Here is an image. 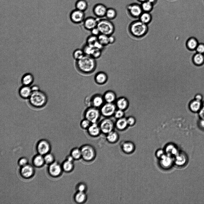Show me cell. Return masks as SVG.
I'll use <instances>...</instances> for the list:
<instances>
[{
  "instance_id": "1",
  "label": "cell",
  "mask_w": 204,
  "mask_h": 204,
  "mask_svg": "<svg viewBox=\"0 0 204 204\" xmlns=\"http://www.w3.org/2000/svg\"><path fill=\"white\" fill-rule=\"evenodd\" d=\"M97 65L96 59L87 55L76 61L75 63L76 70L81 73L85 75L93 73L96 70Z\"/></svg>"
},
{
  "instance_id": "2",
  "label": "cell",
  "mask_w": 204,
  "mask_h": 204,
  "mask_svg": "<svg viewBox=\"0 0 204 204\" xmlns=\"http://www.w3.org/2000/svg\"><path fill=\"white\" fill-rule=\"evenodd\" d=\"M128 28L130 33L133 36L137 37L143 36L148 30L147 24L139 19L131 21L129 24Z\"/></svg>"
},
{
  "instance_id": "3",
  "label": "cell",
  "mask_w": 204,
  "mask_h": 204,
  "mask_svg": "<svg viewBox=\"0 0 204 204\" xmlns=\"http://www.w3.org/2000/svg\"><path fill=\"white\" fill-rule=\"evenodd\" d=\"M29 99L31 105L37 108L43 107L45 105L47 101L46 94L40 90L32 92Z\"/></svg>"
},
{
  "instance_id": "4",
  "label": "cell",
  "mask_w": 204,
  "mask_h": 204,
  "mask_svg": "<svg viewBox=\"0 0 204 204\" xmlns=\"http://www.w3.org/2000/svg\"><path fill=\"white\" fill-rule=\"evenodd\" d=\"M101 33L108 36L112 35L114 33L115 27L111 20L107 19H99L97 26Z\"/></svg>"
},
{
  "instance_id": "5",
  "label": "cell",
  "mask_w": 204,
  "mask_h": 204,
  "mask_svg": "<svg viewBox=\"0 0 204 204\" xmlns=\"http://www.w3.org/2000/svg\"><path fill=\"white\" fill-rule=\"evenodd\" d=\"M101 115L99 108L92 106L88 107L84 113V118L88 120L91 123H97Z\"/></svg>"
},
{
  "instance_id": "6",
  "label": "cell",
  "mask_w": 204,
  "mask_h": 204,
  "mask_svg": "<svg viewBox=\"0 0 204 204\" xmlns=\"http://www.w3.org/2000/svg\"><path fill=\"white\" fill-rule=\"evenodd\" d=\"M128 14L134 19H139L143 12L140 4L132 3L127 5L126 7Z\"/></svg>"
},
{
  "instance_id": "7",
  "label": "cell",
  "mask_w": 204,
  "mask_h": 204,
  "mask_svg": "<svg viewBox=\"0 0 204 204\" xmlns=\"http://www.w3.org/2000/svg\"><path fill=\"white\" fill-rule=\"evenodd\" d=\"M117 109L115 103L105 102L99 110L101 115L106 118H110L113 116Z\"/></svg>"
},
{
  "instance_id": "8",
  "label": "cell",
  "mask_w": 204,
  "mask_h": 204,
  "mask_svg": "<svg viewBox=\"0 0 204 204\" xmlns=\"http://www.w3.org/2000/svg\"><path fill=\"white\" fill-rule=\"evenodd\" d=\"M101 133L106 135L114 130L115 122L110 118H106L102 120L98 123Z\"/></svg>"
},
{
  "instance_id": "9",
  "label": "cell",
  "mask_w": 204,
  "mask_h": 204,
  "mask_svg": "<svg viewBox=\"0 0 204 204\" xmlns=\"http://www.w3.org/2000/svg\"><path fill=\"white\" fill-rule=\"evenodd\" d=\"M174 165L179 167L185 166L188 162V157L184 151L180 150L177 154L173 157Z\"/></svg>"
},
{
  "instance_id": "10",
  "label": "cell",
  "mask_w": 204,
  "mask_h": 204,
  "mask_svg": "<svg viewBox=\"0 0 204 204\" xmlns=\"http://www.w3.org/2000/svg\"><path fill=\"white\" fill-rule=\"evenodd\" d=\"M69 18L73 24H78L82 23L85 18V12L75 8L70 13Z\"/></svg>"
},
{
  "instance_id": "11",
  "label": "cell",
  "mask_w": 204,
  "mask_h": 204,
  "mask_svg": "<svg viewBox=\"0 0 204 204\" xmlns=\"http://www.w3.org/2000/svg\"><path fill=\"white\" fill-rule=\"evenodd\" d=\"M82 157L86 161L92 160L95 156V152L93 147L89 145H85L80 149Z\"/></svg>"
},
{
  "instance_id": "12",
  "label": "cell",
  "mask_w": 204,
  "mask_h": 204,
  "mask_svg": "<svg viewBox=\"0 0 204 204\" xmlns=\"http://www.w3.org/2000/svg\"><path fill=\"white\" fill-rule=\"evenodd\" d=\"M107 8L104 4L101 3H98L93 6L92 12L96 17L99 19H102L105 17Z\"/></svg>"
},
{
  "instance_id": "13",
  "label": "cell",
  "mask_w": 204,
  "mask_h": 204,
  "mask_svg": "<svg viewBox=\"0 0 204 204\" xmlns=\"http://www.w3.org/2000/svg\"><path fill=\"white\" fill-rule=\"evenodd\" d=\"M158 160L159 165L164 170L170 169L174 165L173 157L166 154Z\"/></svg>"
},
{
  "instance_id": "14",
  "label": "cell",
  "mask_w": 204,
  "mask_h": 204,
  "mask_svg": "<svg viewBox=\"0 0 204 204\" xmlns=\"http://www.w3.org/2000/svg\"><path fill=\"white\" fill-rule=\"evenodd\" d=\"M99 19L93 16H88L85 18L82 23L84 28L87 30L90 31L97 26Z\"/></svg>"
},
{
  "instance_id": "15",
  "label": "cell",
  "mask_w": 204,
  "mask_h": 204,
  "mask_svg": "<svg viewBox=\"0 0 204 204\" xmlns=\"http://www.w3.org/2000/svg\"><path fill=\"white\" fill-rule=\"evenodd\" d=\"M105 102L103 95L99 94H95L90 98V106L99 108Z\"/></svg>"
},
{
  "instance_id": "16",
  "label": "cell",
  "mask_w": 204,
  "mask_h": 204,
  "mask_svg": "<svg viewBox=\"0 0 204 204\" xmlns=\"http://www.w3.org/2000/svg\"><path fill=\"white\" fill-rule=\"evenodd\" d=\"M163 149L167 155L172 157H174L180 150L176 144L171 142L166 144Z\"/></svg>"
},
{
  "instance_id": "17",
  "label": "cell",
  "mask_w": 204,
  "mask_h": 204,
  "mask_svg": "<svg viewBox=\"0 0 204 204\" xmlns=\"http://www.w3.org/2000/svg\"><path fill=\"white\" fill-rule=\"evenodd\" d=\"M117 109L125 111L128 108L129 102L125 97L121 96L117 98L115 102Z\"/></svg>"
},
{
  "instance_id": "18",
  "label": "cell",
  "mask_w": 204,
  "mask_h": 204,
  "mask_svg": "<svg viewBox=\"0 0 204 204\" xmlns=\"http://www.w3.org/2000/svg\"><path fill=\"white\" fill-rule=\"evenodd\" d=\"M108 77L107 74L102 71L97 72L95 75L94 80L95 82L98 85H102L107 81Z\"/></svg>"
},
{
  "instance_id": "19",
  "label": "cell",
  "mask_w": 204,
  "mask_h": 204,
  "mask_svg": "<svg viewBox=\"0 0 204 204\" xmlns=\"http://www.w3.org/2000/svg\"><path fill=\"white\" fill-rule=\"evenodd\" d=\"M87 130L88 134L93 137L97 136L102 133L97 123H91Z\"/></svg>"
},
{
  "instance_id": "20",
  "label": "cell",
  "mask_w": 204,
  "mask_h": 204,
  "mask_svg": "<svg viewBox=\"0 0 204 204\" xmlns=\"http://www.w3.org/2000/svg\"><path fill=\"white\" fill-rule=\"evenodd\" d=\"M50 149V145L46 140H42L40 141L37 146V149L39 153L41 155L47 154Z\"/></svg>"
},
{
  "instance_id": "21",
  "label": "cell",
  "mask_w": 204,
  "mask_h": 204,
  "mask_svg": "<svg viewBox=\"0 0 204 204\" xmlns=\"http://www.w3.org/2000/svg\"><path fill=\"white\" fill-rule=\"evenodd\" d=\"M103 96L105 102L115 103L117 99L116 93L111 90L105 91Z\"/></svg>"
},
{
  "instance_id": "22",
  "label": "cell",
  "mask_w": 204,
  "mask_h": 204,
  "mask_svg": "<svg viewBox=\"0 0 204 204\" xmlns=\"http://www.w3.org/2000/svg\"><path fill=\"white\" fill-rule=\"evenodd\" d=\"M115 128L118 130L123 131L125 130L128 126L127 120V118L123 117L116 119L115 122Z\"/></svg>"
},
{
  "instance_id": "23",
  "label": "cell",
  "mask_w": 204,
  "mask_h": 204,
  "mask_svg": "<svg viewBox=\"0 0 204 204\" xmlns=\"http://www.w3.org/2000/svg\"><path fill=\"white\" fill-rule=\"evenodd\" d=\"M199 43L198 40L196 38L191 36L187 40L186 45L187 48L189 50L191 51H194Z\"/></svg>"
},
{
  "instance_id": "24",
  "label": "cell",
  "mask_w": 204,
  "mask_h": 204,
  "mask_svg": "<svg viewBox=\"0 0 204 204\" xmlns=\"http://www.w3.org/2000/svg\"><path fill=\"white\" fill-rule=\"evenodd\" d=\"M32 92L31 87L29 86L23 85L20 88L19 91L20 96L24 99H29Z\"/></svg>"
},
{
  "instance_id": "25",
  "label": "cell",
  "mask_w": 204,
  "mask_h": 204,
  "mask_svg": "<svg viewBox=\"0 0 204 204\" xmlns=\"http://www.w3.org/2000/svg\"><path fill=\"white\" fill-rule=\"evenodd\" d=\"M122 148L123 151L127 154H131L134 152L135 146L134 143L130 141L125 142L122 144Z\"/></svg>"
},
{
  "instance_id": "26",
  "label": "cell",
  "mask_w": 204,
  "mask_h": 204,
  "mask_svg": "<svg viewBox=\"0 0 204 204\" xmlns=\"http://www.w3.org/2000/svg\"><path fill=\"white\" fill-rule=\"evenodd\" d=\"M62 170L60 165L58 163L54 162L51 164L49 168V171L50 174L53 176L59 175Z\"/></svg>"
},
{
  "instance_id": "27",
  "label": "cell",
  "mask_w": 204,
  "mask_h": 204,
  "mask_svg": "<svg viewBox=\"0 0 204 204\" xmlns=\"http://www.w3.org/2000/svg\"><path fill=\"white\" fill-rule=\"evenodd\" d=\"M202 106L201 101L195 99L192 100L189 104V107L190 110L193 112L199 111L201 109Z\"/></svg>"
},
{
  "instance_id": "28",
  "label": "cell",
  "mask_w": 204,
  "mask_h": 204,
  "mask_svg": "<svg viewBox=\"0 0 204 204\" xmlns=\"http://www.w3.org/2000/svg\"><path fill=\"white\" fill-rule=\"evenodd\" d=\"M192 60L195 65H202L204 64V54L196 52L193 55Z\"/></svg>"
},
{
  "instance_id": "29",
  "label": "cell",
  "mask_w": 204,
  "mask_h": 204,
  "mask_svg": "<svg viewBox=\"0 0 204 204\" xmlns=\"http://www.w3.org/2000/svg\"><path fill=\"white\" fill-rule=\"evenodd\" d=\"M34 79L33 75L30 73H27L22 76L21 82L23 85L30 86L33 82Z\"/></svg>"
},
{
  "instance_id": "30",
  "label": "cell",
  "mask_w": 204,
  "mask_h": 204,
  "mask_svg": "<svg viewBox=\"0 0 204 204\" xmlns=\"http://www.w3.org/2000/svg\"><path fill=\"white\" fill-rule=\"evenodd\" d=\"M21 173L22 176L25 177H31L33 173V169L30 165H26L23 166L21 170Z\"/></svg>"
},
{
  "instance_id": "31",
  "label": "cell",
  "mask_w": 204,
  "mask_h": 204,
  "mask_svg": "<svg viewBox=\"0 0 204 204\" xmlns=\"http://www.w3.org/2000/svg\"><path fill=\"white\" fill-rule=\"evenodd\" d=\"M88 6L86 0H77L75 4V9L84 12L88 9Z\"/></svg>"
},
{
  "instance_id": "32",
  "label": "cell",
  "mask_w": 204,
  "mask_h": 204,
  "mask_svg": "<svg viewBox=\"0 0 204 204\" xmlns=\"http://www.w3.org/2000/svg\"><path fill=\"white\" fill-rule=\"evenodd\" d=\"M153 17L151 13L143 12L139 17V19L143 23L147 24L151 22Z\"/></svg>"
},
{
  "instance_id": "33",
  "label": "cell",
  "mask_w": 204,
  "mask_h": 204,
  "mask_svg": "<svg viewBox=\"0 0 204 204\" xmlns=\"http://www.w3.org/2000/svg\"><path fill=\"white\" fill-rule=\"evenodd\" d=\"M117 16V12L116 10L113 7L108 8L105 17L106 18L110 20L115 19Z\"/></svg>"
},
{
  "instance_id": "34",
  "label": "cell",
  "mask_w": 204,
  "mask_h": 204,
  "mask_svg": "<svg viewBox=\"0 0 204 204\" xmlns=\"http://www.w3.org/2000/svg\"><path fill=\"white\" fill-rule=\"evenodd\" d=\"M106 136L107 140L111 143L116 142L119 138V134L114 130L107 134Z\"/></svg>"
},
{
  "instance_id": "35",
  "label": "cell",
  "mask_w": 204,
  "mask_h": 204,
  "mask_svg": "<svg viewBox=\"0 0 204 204\" xmlns=\"http://www.w3.org/2000/svg\"><path fill=\"white\" fill-rule=\"evenodd\" d=\"M143 12L151 13L153 10L154 5L148 1L140 3Z\"/></svg>"
},
{
  "instance_id": "36",
  "label": "cell",
  "mask_w": 204,
  "mask_h": 204,
  "mask_svg": "<svg viewBox=\"0 0 204 204\" xmlns=\"http://www.w3.org/2000/svg\"><path fill=\"white\" fill-rule=\"evenodd\" d=\"M85 55L82 49H75L73 52L72 54L73 57L76 61L81 59Z\"/></svg>"
},
{
  "instance_id": "37",
  "label": "cell",
  "mask_w": 204,
  "mask_h": 204,
  "mask_svg": "<svg viewBox=\"0 0 204 204\" xmlns=\"http://www.w3.org/2000/svg\"><path fill=\"white\" fill-rule=\"evenodd\" d=\"M108 36L100 33L98 36L97 38L99 42L104 47L109 45Z\"/></svg>"
},
{
  "instance_id": "38",
  "label": "cell",
  "mask_w": 204,
  "mask_h": 204,
  "mask_svg": "<svg viewBox=\"0 0 204 204\" xmlns=\"http://www.w3.org/2000/svg\"><path fill=\"white\" fill-rule=\"evenodd\" d=\"M86 196L85 192L79 191L75 196L76 201L78 203H81L84 202L86 199Z\"/></svg>"
},
{
  "instance_id": "39",
  "label": "cell",
  "mask_w": 204,
  "mask_h": 204,
  "mask_svg": "<svg viewBox=\"0 0 204 204\" xmlns=\"http://www.w3.org/2000/svg\"><path fill=\"white\" fill-rule=\"evenodd\" d=\"M98 41L97 36L92 35L88 36L86 39V43L93 47L94 44Z\"/></svg>"
},
{
  "instance_id": "40",
  "label": "cell",
  "mask_w": 204,
  "mask_h": 204,
  "mask_svg": "<svg viewBox=\"0 0 204 204\" xmlns=\"http://www.w3.org/2000/svg\"><path fill=\"white\" fill-rule=\"evenodd\" d=\"M94 47L86 43L82 47V49L85 55L91 56L93 51Z\"/></svg>"
},
{
  "instance_id": "41",
  "label": "cell",
  "mask_w": 204,
  "mask_h": 204,
  "mask_svg": "<svg viewBox=\"0 0 204 204\" xmlns=\"http://www.w3.org/2000/svg\"><path fill=\"white\" fill-rule=\"evenodd\" d=\"M41 155V154L36 156L34 159L33 162L36 166H40L42 165L45 161L44 158Z\"/></svg>"
},
{
  "instance_id": "42",
  "label": "cell",
  "mask_w": 204,
  "mask_h": 204,
  "mask_svg": "<svg viewBox=\"0 0 204 204\" xmlns=\"http://www.w3.org/2000/svg\"><path fill=\"white\" fill-rule=\"evenodd\" d=\"M73 167V162L67 160L64 162L63 165V169L66 171H69L72 170Z\"/></svg>"
},
{
  "instance_id": "43",
  "label": "cell",
  "mask_w": 204,
  "mask_h": 204,
  "mask_svg": "<svg viewBox=\"0 0 204 204\" xmlns=\"http://www.w3.org/2000/svg\"><path fill=\"white\" fill-rule=\"evenodd\" d=\"M71 156L75 159H77L82 157V154L80 149L75 148L73 149L71 153Z\"/></svg>"
},
{
  "instance_id": "44",
  "label": "cell",
  "mask_w": 204,
  "mask_h": 204,
  "mask_svg": "<svg viewBox=\"0 0 204 204\" xmlns=\"http://www.w3.org/2000/svg\"><path fill=\"white\" fill-rule=\"evenodd\" d=\"M91 123V122L88 120L84 118L81 121L80 123V126L82 129L87 130Z\"/></svg>"
},
{
  "instance_id": "45",
  "label": "cell",
  "mask_w": 204,
  "mask_h": 204,
  "mask_svg": "<svg viewBox=\"0 0 204 204\" xmlns=\"http://www.w3.org/2000/svg\"><path fill=\"white\" fill-rule=\"evenodd\" d=\"M102 52V50L94 47L91 56L96 59L100 57Z\"/></svg>"
},
{
  "instance_id": "46",
  "label": "cell",
  "mask_w": 204,
  "mask_h": 204,
  "mask_svg": "<svg viewBox=\"0 0 204 204\" xmlns=\"http://www.w3.org/2000/svg\"><path fill=\"white\" fill-rule=\"evenodd\" d=\"M125 115V111L117 109L113 115V116L116 119H119L124 117Z\"/></svg>"
},
{
  "instance_id": "47",
  "label": "cell",
  "mask_w": 204,
  "mask_h": 204,
  "mask_svg": "<svg viewBox=\"0 0 204 204\" xmlns=\"http://www.w3.org/2000/svg\"><path fill=\"white\" fill-rule=\"evenodd\" d=\"M166 154L164 149L161 148L157 149L155 153V156L158 159L162 158Z\"/></svg>"
},
{
  "instance_id": "48",
  "label": "cell",
  "mask_w": 204,
  "mask_h": 204,
  "mask_svg": "<svg viewBox=\"0 0 204 204\" xmlns=\"http://www.w3.org/2000/svg\"><path fill=\"white\" fill-rule=\"evenodd\" d=\"M195 51L197 53L204 54V43L199 42Z\"/></svg>"
},
{
  "instance_id": "49",
  "label": "cell",
  "mask_w": 204,
  "mask_h": 204,
  "mask_svg": "<svg viewBox=\"0 0 204 204\" xmlns=\"http://www.w3.org/2000/svg\"><path fill=\"white\" fill-rule=\"evenodd\" d=\"M126 118L128 126H132L135 125L136 122V119L134 116H130Z\"/></svg>"
},
{
  "instance_id": "50",
  "label": "cell",
  "mask_w": 204,
  "mask_h": 204,
  "mask_svg": "<svg viewBox=\"0 0 204 204\" xmlns=\"http://www.w3.org/2000/svg\"><path fill=\"white\" fill-rule=\"evenodd\" d=\"M45 161L47 163H50L53 161V157L50 154H47L44 157Z\"/></svg>"
},
{
  "instance_id": "51",
  "label": "cell",
  "mask_w": 204,
  "mask_h": 204,
  "mask_svg": "<svg viewBox=\"0 0 204 204\" xmlns=\"http://www.w3.org/2000/svg\"><path fill=\"white\" fill-rule=\"evenodd\" d=\"M90 31L91 35L96 36H98L101 33L97 27L93 28Z\"/></svg>"
},
{
  "instance_id": "52",
  "label": "cell",
  "mask_w": 204,
  "mask_h": 204,
  "mask_svg": "<svg viewBox=\"0 0 204 204\" xmlns=\"http://www.w3.org/2000/svg\"><path fill=\"white\" fill-rule=\"evenodd\" d=\"M78 191L85 192L86 189V185L84 183L79 184L77 187Z\"/></svg>"
},
{
  "instance_id": "53",
  "label": "cell",
  "mask_w": 204,
  "mask_h": 204,
  "mask_svg": "<svg viewBox=\"0 0 204 204\" xmlns=\"http://www.w3.org/2000/svg\"><path fill=\"white\" fill-rule=\"evenodd\" d=\"M116 40L115 37L113 35L108 36L109 44H112L114 43L116 41Z\"/></svg>"
},
{
  "instance_id": "54",
  "label": "cell",
  "mask_w": 204,
  "mask_h": 204,
  "mask_svg": "<svg viewBox=\"0 0 204 204\" xmlns=\"http://www.w3.org/2000/svg\"><path fill=\"white\" fill-rule=\"evenodd\" d=\"M27 160L25 158H22L19 161V164L22 166H24L27 164Z\"/></svg>"
},
{
  "instance_id": "55",
  "label": "cell",
  "mask_w": 204,
  "mask_h": 204,
  "mask_svg": "<svg viewBox=\"0 0 204 204\" xmlns=\"http://www.w3.org/2000/svg\"><path fill=\"white\" fill-rule=\"evenodd\" d=\"M32 92L38 91L40 90L39 87L36 85H34L31 87Z\"/></svg>"
},
{
  "instance_id": "56",
  "label": "cell",
  "mask_w": 204,
  "mask_h": 204,
  "mask_svg": "<svg viewBox=\"0 0 204 204\" xmlns=\"http://www.w3.org/2000/svg\"><path fill=\"white\" fill-rule=\"evenodd\" d=\"M203 99L202 96L200 94H197L195 97V99L200 101H201Z\"/></svg>"
},
{
  "instance_id": "57",
  "label": "cell",
  "mask_w": 204,
  "mask_h": 204,
  "mask_svg": "<svg viewBox=\"0 0 204 204\" xmlns=\"http://www.w3.org/2000/svg\"><path fill=\"white\" fill-rule=\"evenodd\" d=\"M199 115L201 118L204 119V108H202L200 111Z\"/></svg>"
},
{
  "instance_id": "58",
  "label": "cell",
  "mask_w": 204,
  "mask_h": 204,
  "mask_svg": "<svg viewBox=\"0 0 204 204\" xmlns=\"http://www.w3.org/2000/svg\"><path fill=\"white\" fill-rule=\"evenodd\" d=\"M148 1L154 5L157 3L158 0H148Z\"/></svg>"
},
{
  "instance_id": "59",
  "label": "cell",
  "mask_w": 204,
  "mask_h": 204,
  "mask_svg": "<svg viewBox=\"0 0 204 204\" xmlns=\"http://www.w3.org/2000/svg\"><path fill=\"white\" fill-rule=\"evenodd\" d=\"M74 159L73 158V157L71 155L70 156H69L67 157V160L69 161H71L72 162H73V160Z\"/></svg>"
},
{
  "instance_id": "60",
  "label": "cell",
  "mask_w": 204,
  "mask_h": 204,
  "mask_svg": "<svg viewBox=\"0 0 204 204\" xmlns=\"http://www.w3.org/2000/svg\"><path fill=\"white\" fill-rule=\"evenodd\" d=\"M138 1L139 2L142 3L143 2H144L145 1H148V0H136Z\"/></svg>"
}]
</instances>
